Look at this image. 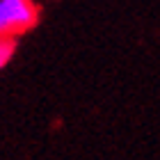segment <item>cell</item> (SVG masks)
<instances>
[{
	"label": "cell",
	"instance_id": "obj_1",
	"mask_svg": "<svg viewBox=\"0 0 160 160\" xmlns=\"http://www.w3.org/2000/svg\"><path fill=\"white\" fill-rule=\"evenodd\" d=\"M39 21L34 0H0V37H18Z\"/></svg>",
	"mask_w": 160,
	"mask_h": 160
},
{
	"label": "cell",
	"instance_id": "obj_2",
	"mask_svg": "<svg viewBox=\"0 0 160 160\" xmlns=\"http://www.w3.org/2000/svg\"><path fill=\"white\" fill-rule=\"evenodd\" d=\"M16 53V37H0V71L12 62Z\"/></svg>",
	"mask_w": 160,
	"mask_h": 160
}]
</instances>
